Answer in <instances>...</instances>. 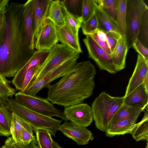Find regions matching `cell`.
Wrapping results in <instances>:
<instances>
[{
  "label": "cell",
  "mask_w": 148,
  "mask_h": 148,
  "mask_svg": "<svg viewBox=\"0 0 148 148\" xmlns=\"http://www.w3.org/2000/svg\"><path fill=\"white\" fill-rule=\"evenodd\" d=\"M47 18L51 20L56 27H60L65 25L64 14L61 0L51 1Z\"/></svg>",
  "instance_id": "cell-23"
},
{
  "label": "cell",
  "mask_w": 148,
  "mask_h": 148,
  "mask_svg": "<svg viewBox=\"0 0 148 148\" xmlns=\"http://www.w3.org/2000/svg\"><path fill=\"white\" fill-rule=\"evenodd\" d=\"M141 120L136 123L130 132L134 139L136 141L146 140L148 142V112L146 109Z\"/></svg>",
  "instance_id": "cell-24"
},
{
  "label": "cell",
  "mask_w": 148,
  "mask_h": 148,
  "mask_svg": "<svg viewBox=\"0 0 148 148\" xmlns=\"http://www.w3.org/2000/svg\"><path fill=\"white\" fill-rule=\"evenodd\" d=\"M33 0H29L24 4L23 26L26 44L31 50L34 51L33 35Z\"/></svg>",
  "instance_id": "cell-15"
},
{
  "label": "cell",
  "mask_w": 148,
  "mask_h": 148,
  "mask_svg": "<svg viewBox=\"0 0 148 148\" xmlns=\"http://www.w3.org/2000/svg\"><path fill=\"white\" fill-rule=\"evenodd\" d=\"M60 131L67 137L79 145H86L94 138L92 133L86 127L77 125L73 122L65 121L59 127Z\"/></svg>",
  "instance_id": "cell-12"
},
{
  "label": "cell",
  "mask_w": 148,
  "mask_h": 148,
  "mask_svg": "<svg viewBox=\"0 0 148 148\" xmlns=\"http://www.w3.org/2000/svg\"><path fill=\"white\" fill-rule=\"evenodd\" d=\"M138 39L145 47L148 46V8L144 11L142 17Z\"/></svg>",
  "instance_id": "cell-31"
},
{
  "label": "cell",
  "mask_w": 148,
  "mask_h": 148,
  "mask_svg": "<svg viewBox=\"0 0 148 148\" xmlns=\"http://www.w3.org/2000/svg\"><path fill=\"white\" fill-rule=\"evenodd\" d=\"M9 0H0V11H5L8 5Z\"/></svg>",
  "instance_id": "cell-45"
},
{
  "label": "cell",
  "mask_w": 148,
  "mask_h": 148,
  "mask_svg": "<svg viewBox=\"0 0 148 148\" xmlns=\"http://www.w3.org/2000/svg\"><path fill=\"white\" fill-rule=\"evenodd\" d=\"M95 13L98 21V29L106 32L112 31L118 32L115 24L98 6Z\"/></svg>",
  "instance_id": "cell-26"
},
{
  "label": "cell",
  "mask_w": 148,
  "mask_h": 148,
  "mask_svg": "<svg viewBox=\"0 0 148 148\" xmlns=\"http://www.w3.org/2000/svg\"><path fill=\"white\" fill-rule=\"evenodd\" d=\"M143 111L138 105L130 106L123 104L115 115L110 124L126 119L137 121L140 113Z\"/></svg>",
  "instance_id": "cell-22"
},
{
  "label": "cell",
  "mask_w": 148,
  "mask_h": 148,
  "mask_svg": "<svg viewBox=\"0 0 148 148\" xmlns=\"http://www.w3.org/2000/svg\"><path fill=\"white\" fill-rule=\"evenodd\" d=\"M36 139L39 148H53L51 135L47 130H38L36 132Z\"/></svg>",
  "instance_id": "cell-30"
},
{
  "label": "cell",
  "mask_w": 148,
  "mask_h": 148,
  "mask_svg": "<svg viewBox=\"0 0 148 148\" xmlns=\"http://www.w3.org/2000/svg\"><path fill=\"white\" fill-rule=\"evenodd\" d=\"M89 35L100 47L108 54L111 55V52L108 47L106 42L103 41L98 38L97 35V31Z\"/></svg>",
  "instance_id": "cell-40"
},
{
  "label": "cell",
  "mask_w": 148,
  "mask_h": 148,
  "mask_svg": "<svg viewBox=\"0 0 148 148\" xmlns=\"http://www.w3.org/2000/svg\"><path fill=\"white\" fill-rule=\"evenodd\" d=\"M53 148H63L60 146L59 144L53 140Z\"/></svg>",
  "instance_id": "cell-47"
},
{
  "label": "cell",
  "mask_w": 148,
  "mask_h": 148,
  "mask_svg": "<svg viewBox=\"0 0 148 148\" xmlns=\"http://www.w3.org/2000/svg\"><path fill=\"white\" fill-rule=\"evenodd\" d=\"M63 112L68 120L84 127L90 125L93 120L91 107L87 103H82L64 107Z\"/></svg>",
  "instance_id": "cell-11"
},
{
  "label": "cell",
  "mask_w": 148,
  "mask_h": 148,
  "mask_svg": "<svg viewBox=\"0 0 148 148\" xmlns=\"http://www.w3.org/2000/svg\"><path fill=\"white\" fill-rule=\"evenodd\" d=\"M127 0H117V21L116 26L121 36L126 32V5Z\"/></svg>",
  "instance_id": "cell-25"
},
{
  "label": "cell",
  "mask_w": 148,
  "mask_h": 148,
  "mask_svg": "<svg viewBox=\"0 0 148 148\" xmlns=\"http://www.w3.org/2000/svg\"><path fill=\"white\" fill-rule=\"evenodd\" d=\"M96 1L98 6L109 16L116 25L117 21V0Z\"/></svg>",
  "instance_id": "cell-28"
},
{
  "label": "cell",
  "mask_w": 148,
  "mask_h": 148,
  "mask_svg": "<svg viewBox=\"0 0 148 148\" xmlns=\"http://www.w3.org/2000/svg\"><path fill=\"white\" fill-rule=\"evenodd\" d=\"M58 41L56 26L47 17L34 37V48L38 50H50Z\"/></svg>",
  "instance_id": "cell-10"
},
{
  "label": "cell",
  "mask_w": 148,
  "mask_h": 148,
  "mask_svg": "<svg viewBox=\"0 0 148 148\" xmlns=\"http://www.w3.org/2000/svg\"><path fill=\"white\" fill-rule=\"evenodd\" d=\"M128 49L125 35L121 36L111 54L113 62L117 72L125 67L126 57Z\"/></svg>",
  "instance_id": "cell-18"
},
{
  "label": "cell",
  "mask_w": 148,
  "mask_h": 148,
  "mask_svg": "<svg viewBox=\"0 0 148 148\" xmlns=\"http://www.w3.org/2000/svg\"><path fill=\"white\" fill-rule=\"evenodd\" d=\"M145 148H148V143L147 142V145Z\"/></svg>",
  "instance_id": "cell-48"
},
{
  "label": "cell",
  "mask_w": 148,
  "mask_h": 148,
  "mask_svg": "<svg viewBox=\"0 0 148 148\" xmlns=\"http://www.w3.org/2000/svg\"><path fill=\"white\" fill-rule=\"evenodd\" d=\"M51 0H33V35L34 37L46 18Z\"/></svg>",
  "instance_id": "cell-16"
},
{
  "label": "cell",
  "mask_w": 148,
  "mask_h": 148,
  "mask_svg": "<svg viewBox=\"0 0 148 148\" xmlns=\"http://www.w3.org/2000/svg\"><path fill=\"white\" fill-rule=\"evenodd\" d=\"M62 4L64 16L65 25L75 35L78 36V32L82 22L81 16H75L69 13Z\"/></svg>",
  "instance_id": "cell-29"
},
{
  "label": "cell",
  "mask_w": 148,
  "mask_h": 148,
  "mask_svg": "<svg viewBox=\"0 0 148 148\" xmlns=\"http://www.w3.org/2000/svg\"><path fill=\"white\" fill-rule=\"evenodd\" d=\"M5 10L0 11V45L3 40L5 30Z\"/></svg>",
  "instance_id": "cell-41"
},
{
  "label": "cell",
  "mask_w": 148,
  "mask_h": 148,
  "mask_svg": "<svg viewBox=\"0 0 148 148\" xmlns=\"http://www.w3.org/2000/svg\"><path fill=\"white\" fill-rule=\"evenodd\" d=\"M125 97L112 96L102 92L93 102V119L98 129L105 132L115 115L123 104Z\"/></svg>",
  "instance_id": "cell-3"
},
{
  "label": "cell",
  "mask_w": 148,
  "mask_h": 148,
  "mask_svg": "<svg viewBox=\"0 0 148 148\" xmlns=\"http://www.w3.org/2000/svg\"><path fill=\"white\" fill-rule=\"evenodd\" d=\"M79 57L72 58L64 62L41 79L31 83L24 93L36 95L42 89L56 79L62 77L68 73L77 63Z\"/></svg>",
  "instance_id": "cell-8"
},
{
  "label": "cell",
  "mask_w": 148,
  "mask_h": 148,
  "mask_svg": "<svg viewBox=\"0 0 148 148\" xmlns=\"http://www.w3.org/2000/svg\"><path fill=\"white\" fill-rule=\"evenodd\" d=\"M98 23L95 13L87 21L82 22L81 27L83 34L85 35H90L98 30Z\"/></svg>",
  "instance_id": "cell-35"
},
{
  "label": "cell",
  "mask_w": 148,
  "mask_h": 148,
  "mask_svg": "<svg viewBox=\"0 0 148 148\" xmlns=\"http://www.w3.org/2000/svg\"><path fill=\"white\" fill-rule=\"evenodd\" d=\"M1 148H16L14 144V140L10 137L6 140L4 144Z\"/></svg>",
  "instance_id": "cell-43"
},
{
  "label": "cell",
  "mask_w": 148,
  "mask_h": 148,
  "mask_svg": "<svg viewBox=\"0 0 148 148\" xmlns=\"http://www.w3.org/2000/svg\"><path fill=\"white\" fill-rule=\"evenodd\" d=\"M14 144L16 148H39L36 139L26 145H23L20 143H16L14 140Z\"/></svg>",
  "instance_id": "cell-42"
},
{
  "label": "cell",
  "mask_w": 148,
  "mask_h": 148,
  "mask_svg": "<svg viewBox=\"0 0 148 148\" xmlns=\"http://www.w3.org/2000/svg\"><path fill=\"white\" fill-rule=\"evenodd\" d=\"M143 83L146 89L148 91V74H147L145 77Z\"/></svg>",
  "instance_id": "cell-46"
},
{
  "label": "cell",
  "mask_w": 148,
  "mask_h": 148,
  "mask_svg": "<svg viewBox=\"0 0 148 148\" xmlns=\"http://www.w3.org/2000/svg\"><path fill=\"white\" fill-rule=\"evenodd\" d=\"M83 0H63L62 2L67 11L75 16H82Z\"/></svg>",
  "instance_id": "cell-33"
},
{
  "label": "cell",
  "mask_w": 148,
  "mask_h": 148,
  "mask_svg": "<svg viewBox=\"0 0 148 148\" xmlns=\"http://www.w3.org/2000/svg\"><path fill=\"white\" fill-rule=\"evenodd\" d=\"M97 6L96 0H83L81 16L82 22H86L92 16Z\"/></svg>",
  "instance_id": "cell-32"
},
{
  "label": "cell",
  "mask_w": 148,
  "mask_h": 148,
  "mask_svg": "<svg viewBox=\"0 0 148 148\" xmlns=\"http://www.w3.org/2000/svg\"><path fill=\"white\" fill-rule=\"evenodd\" d=\"M96 74L90 61L77 62L57 82L46 86L47 99L53 104L64 107L82 103L93 93Z\"/></svg>",
  "instance_id": "cell-2"
},
{
  "label": "cell",
  "mask_w": 148,
  "mask_h": 148,
  "mask_svg": "<svg viewBox=\"0 0 148 148\" xmlns=\"http://www.w3.org/2000/svg\"><path fill=\"white\" fill-rule=\"evenodd\" d=\"M97 37L99 39L103 41L106 42V32L98 29L97 31Z\"/></svg>",
  "instance_id": "cell-44"
},
{
  "label": "cell",
  "mask_w": 148,
  "mask_h": 148,
  "mask_svg": "<svg viewBox=\"0 0 148 148\" xmlns=\"http://www.w3.org/2000/svg\"><path fill=\"white\" fill-rule=\"evenodd\" d=\"M49 50H38L34 51L30 58L14 77L12 84L16 89L20 91L22 88L25 75L32 67L42 63L46 58Z\"/></svg>",
  "instance_id": "cell-13"
},
{
  "label": "cell",
  "mask_w": 148,
  "mask_h": 148,
  "mask_svg": "<svg viewBox=\"0 0 148 148\" xmlns=\"http://www.w3.org/2000/svg\"><path fill=\"white\" fill-rule=\"evenodd\" d=\"M137 121L126 119L110 124L105 131L106 136L112 137L116 135L129 133L136 123Z\"/></svg>",
  "instance_id": "cell-21"
},
{
  "label": "cell",
  "mask_w": 148,
  "mask_h": 148,
  "mask_svg": "<svg viewBox=\"0 0 148 148\" xmlns=\"http://www.w3.org/2000/svg\"><path fill=\"white\" fill-rule=\"evenodd\" d=\"M10 81L0 74V97L6 99L12 97L16 93V90L10 85Z\"/></svg>",
  "instance_id": "cell-34"
},
{
  "label": "cell",
  "mask_w": 148,
  "mask_h": 148,
  "mask_svg": "<svg viewBox=\"0 0 148 148\" xmlns=\"http://www.w3.org/2000/svg\"><path fill=\"white\" fill-rule=\"evenodd\" d=\"M147 8L143 0H127L125 36L129 49L137 39L142 16Z\"/></svg>",
  "instance_id": "cell-6"
},
{
  "label": "cell",
  "mask_w": 148,
  "mask_h": 148,
  "mask_svg": "<svg viewBox=\"0 0 148 148\" xmlns=\"http://www.w3.org/2000/svg\"><path fill=\"white\" fill-rule=\"evenodd\" d=\"M36 66L30 68L27 72L24 80L22 88L20 91L24 92L28 88L32 79Z\"/></svg>",
  "instance_id": "cell-39"
},
{
  "label": "cell",
  "mask_w": 148,
  "mask_h": 148,
  "mask_svg": "<svg viewBox=\"0 0 148 148\" xmlns=\"http://www.w3.org/2000/svg\"><path fill=\"white\" fill-rule=\"evenodd\" d=\"M83 40L89 57L94 61L100 69L112 74L117 73L111 55L100 47L90 35L86 36Z\"/></svg>",
  "instance_id": "cell-9"
},
{
  "label": "cell",
  "mask_w": 148,
  "mask_h": 148,
  "mask_svg": "<svg viewBox=\"0 0 148 148\" xmlns=\"http://www.w3.org/2000/svg\"><path fill=\"white\" fill-rule=\"evenodd\" d=\"M16 101L28 108L44 116L52 117L55 116L68 121L63 112L56 108L47 98H43L21 92L16 93Z\"/></svg>",
  "instance_id": "cell-7"
},
{
  "label": "cell",
  "mask_w": 148,
  "mask_h": 148,
  "mask_svg": "<svg viewBox=\"0 0 148 148\" xmlns=\"http://www.w3.org/2000/svg\"><path fill=\"white\" fill-rule=\"evenodd\" d=\"M10 109L32 126L35 132L38 130L48 131L55 137L62 121L47 116L33 111L20 104L12 97L5 99Z\"/></svg>",
  "instance_id": "cell-4"
},
{
  "label": "cell",
  "mask_w": 148,
  "mask_h": 148,
  "mask_svg": "<svg viewBox=\"0 0 148 148\" xmlns=\"http://www.w3.org/2000/svg\"><path fill=\"white\" fill-rule=\"evenodd\" d=\"M148 91L143 83L125 97L123 103L124 105L130 106L138 105L144 110L148 108Z\"/></svg>",
  "instance_id": "cell-17"
},
{
  "label": "cell",
  "mask_w": 148,
  "mask_h": 148,
  "mask_svg": "<svg viewBox=\"0 0 148 148\" xmlns=\"http://www.w3.org/2000/svg\"><path fill=\"white\" fill-rule=\"evenodd\" d=\"M36 139V137L34 135L32 127L29 123L25 121L22 131L21 144L27 145Z\"/></svg>",
  "instance_id": "cell-36"
},
{
  "label": "cell",
  "mask_w": 148,
  "mask_h": 148,
  "mask_svg": "<svg viewBox=\"0 0 148 148\" xmlns=\"http://www.w3.org/2000/svg\"><path fill=\"white\" fill-rule=\"evenodd\" d=\"M79 54L65 45L57 44L49 50L43 62L36 66L30 84L42 78L67 60L74 57H79Z\"/></svg>",
  "instance_id": "cell-5"
},
{
  "label": "cell",
  "mask_w": 148,
  "mask_h": 148,
  "mask_svg": "<svg viewBox=\"0 0 148 148\" xmlns=\"http://www.w3.org/2000/svg\"><path fill=\"white\" fill-rule=\"evenodd\" d=\"M24 4L13 2L5 10L4 38L0 45V74L14 77L32 56L25 40L23 26Z\"/></svg>",
  "instance_id": "cell-1"
},
{
  "label": "cell",
  "mask_w": 148,
  "mask_h": 148,
  "mask_svg": "<svg viewBox=\"0 0 148 148\" xmlns=\"http://www.w3.org/2000/svg\"><path fill=\"white\" fill-rule=\"evenodd\" d=\"M148 74V62L138 54L136 66L126 88L124 96L126 97L143 83Z\"/></svg>",
  "instance_id": "cell-14"
},
{
  "label": "cell",
  "mask_w": 148,
  "mask_h": 148,
  "mask_svg": "<svg viewBox=\"0 0 148 148\" xmlns=\"http://www.w3.org/2000/svg\"><path fill=\"white\" fill-rule=\"evenodd\" d=\"M56 28L58 41L80 53L82 52L78 36L74 34L65 25Z\"/></svg>",
  "instance_id": "cell-19"
},
{
  "label": "cell",
  "mask_w": 148,
  "mask_h": 148,
  "mask_svg": "<svg viewBox=\"0 0 148 148\" xmlns=\"http://www.w3.org/2000/svg\"><path fill=\"white\" fill-rule=\"evenodd\" d=\"M132 47L144 59L148 62V49L138 39L133 42Z\"/></svg>",
  "instance_id": "cell-38"
},
{
  "label": "cell",
  "mask_w": 148,
  "mask_h": 148,
  "mask_svg": "<svg viewBox=\"0 0 148 148\" xmlns=\"http://www.w3.org/2000/svg\"><path fill=\"white\" fill-rule=\"evenodd\" d=\"M106 36V43L112 53L121 36L118 32L113 31L107 32Z\"/></svg>",
  "instance_id": "cell-37"
},
{
  "label": "cell",
  "mask_w": 148,
  "mask_h": 148,
  "mask_svg": "<svg viewBox=\"0 0 148 148\" xmlns=\"http://www.w3.org/2000/svg\"><path fill=\"white\" fill-rule=\"evenodd\" d=\"M25 121L12 112L10 132L12 137L16 143H21V136L23 127Z\"/></svg>",
  "instance_id": "cell-27"
},
{
  "label": "cell",
  "mask_w": 148,
  "mask_h": 148,
  "mask_svg": "<svg viewBox=\"0 0 148 148\" xmlns=\"http://www.w3.org/2000/svg\"><path fill=\"white\" fill-rule=\"evenodd\" d=\"M12 114L5 99L0 97V136L8 137L11 135Z\"/></svg>",
  "instance_id": "cell-20"
}]
</instances>
